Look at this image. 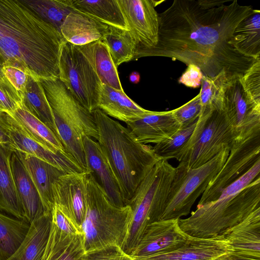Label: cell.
Here are the masks:
<instances>
[{
  "label": "cell",
  "instance_id": "cell-1",
  "mask_svg": "<svg viewBox=\"0 0 260 260\" xmlns=\"http://www.w3.org/2000/svg\"><path fill=\"white\" fill-rule=\"evenodd\" d=\"M253 11L251 6L240 5L237 0L210 9H203L198 1L174 0L158 14L157 45L137 51L134 60L167 57L197 66L210 78L221 73L228 79L242 77L258 59L242 54L230 42L237 25Z\"/></svg>",
  "mask_w": 260,
  "mask_h": 260
},
{
  "label": "cell",
  "instance_id": "cell-2",
  "mask_svg": "<svg viewBox=\"0 0 260 260\" xmlns=\"http://www.w3.org/2000/svg\"><path fill=\"white\" fill-rule=\"evenodd\" d=\"M64 40L22 0H0V63L37 80L59 78Z\"/></svg>",
  "mask_w": 260,
  "mask_h": 260
},
{
  "label": "cell",
  "instance_id": "cell-3",
  "mask_svg": "<svg viewBox=\"0 0 260 260\" xmlns=\"http://www.w3.org/2000/svg\"><path fill=\"white\" fill-rule=\"evenodd\" d=\"M259 173L260 159L217 200L197 206L189 217L179 219L181 229L191 237L211 238L241 222L260 208Z\"/></svg>",
  "mask_w": 260,
  "mask_h": 260
},
{
  "label": "cell",
  "instance_id": "cell-4",
  "mask_svg": "<svg viewBox=\"0 0 260 260\" xmlns=\"http://www.w3.org/2000/svg\"><path fill=\"white\" fill-rule=\"evenodd\" d=\"M92 114L98 133L97 141L111 164L126 203L159 158L153 146L139 142L118 121L99 109Z\"/></svg>",
  "mask_w": 260,
  "mask_h": 260
},
{
  "label": "cell",
  "instance_id": "cell-5",
  "mask_svg": "<svg viewBox=\"0 0 260 260\" xmlns=\"http://www.w3.org/2000/svg\"><path fill=\"white\" fill-rule=\"evenodd\" d=\"M52 109L56 134L65 150L87 172L83 137L97 141L98 133L92 113L73 96L59 79H41Z\"/></svg>",
  "mask_w": 260,
  "mask_h": 260
},
{
  "label": "cell",
  "instance_id": "cell-6",
  "mask_svg": "<svg viewBox=\"0 0 260 260\" xmlns=\"http://www.w3.org/2000/svg\"><path fill=\"white\" fill-rule=\"evenodd\" d=\"M131 207H118L109 200L90 172L86 176V210L81 226L86 252L116 245L122 247L132 218Z\"/></svg>",
  "mask_w": 260,
  "mask_h": 260
},
{
  "label": "cell",
  "instance_id": "cell-7",
  "mask_svg": "<svg viewBox=\"0 0 260 260\" xmlns=\"http://www.w3.org/2000/svg\"><path fill=\"white\" fill-rule=\"evenodd\" d=\"M175 168L167 160L159 159L150 169L126 202L132 210L127 234L121 247L131 255L147 227L161 220Z\"/></svg>",
  "mask_w": 260,
  "mask_h": 260
},
{
  "label": "cell",
  "instance_id": "cell-8",
  "mask_svg": "<svg viewBox=\"0 0 260 260\" xmlns=\"http://www.w3.org/2000/svg\"><path fill=\"white\" fill-rule=\"evenodd\" d=\"M237 138L236 121L225 109L215 110L199 117L188 141L176 159L189 168L206 163Z\"/></svg>",
  "mask_w": 260,
  "mask_h": 260
},
{
  "label": "cell",
  "instance_id": "cell-9",
  "mask_svg": "<svg viewBox=\"0 0 260 260\" xmlns=\"http://www.w3.org/2000/svg\"><path fill=\"white\" fill-rule=\"evenodd\" d=\"M230 150L229 147L225 146L209 161L196 168H188L179 162L175 168L161 219H180L189 214L197 199L221 169Z\"/></svg>",
  "mask_w": 260,
  "mask_h": 260
},
{
  "label": "cell",
  "instance_id": "cell-10",
  "mask_svg": "<svg viewBox=\"0 0 260 260\" xmlns=\"http://www.w3.org/2000/svg\"><path fill=\"white\" fill-rule=\"evenodd\" d=\"M58 79L88 112L98 109L102 84L79 47L65 41L60 51Z\"/></svg>",
  "mask_w": 260,
  "mask_h": 260
},
{
  "label": "cell",
  "instance_id": "cell-11",
  "mask_svg": "<svg viewBox=\"0 0 260 260\" xmlns=\"http://www.w3.org/2000/svg\"><path fill=\"white\" fill-rule=\"evenodd\" d=\"M260 159V129L237 138L223 167L202 193L198 206L218 199L226 187L245 174Z\"/></svg>",
  "mask_w": 260,
  "mask_h": 260
},
{
  "label": "cell",
  "instance_id": "cell-12",
  "mask_svg": "<svg viewBox=\"0 0 260 260\" xmlns=\"http://www.w3.org/2000/svg\"><path fill=\"white\" fill-rule=\"evenodd\" d=\"M241 78L236 76L226 80L221 93L222 108L235 118L237 138L260 129V104L244 89Z\"/></svg>",
  "mask_w": 260,
  "mask_h": 260
},
{
  "label": "cell",
  "instance_id": "cell-13",
  "mask_svg": "<svg viewBox=\"0 0 260 260\" xmlns=\"http://www.w3.org/2000/svg\"><path fill=\"white\" fill-rule=\"evenodd\" d=\"M117 2L128 29L137 43V51L155 47L158 42L159 32L158 13L155 7L159 2L152 0Z\"/></svg>",
  "mask_w": 260,
  "mask_h": 260
},
{
  "label": "cell",
  "instance_id": "cell-14",
  "mask_svg": "<svg viewBox=\"0 0 260 260\" xmlns=\"http://www.w3.org/2000/svg\"><path fill=\"white\" fill-rule=\"evenodd\" d=\"M4 126L13 151L36 156L60 169L66 174L84 172L77 162L67 152L54 153L30 137L13 116L6 112Z\"/></svg>",
  "mask_w": 260,
  "mask_h": 260
},
{
  "label": "cell",
  "instance_id": "cell-15",
  "mask_svg": "<svg viewBox=\"0 0 260 260\" xmlns=\"http://www.w3.org/2000/svg\"><path fill=\"white\" fill-rule=\"evenodd\" d=\"M87 172L64 174L56 179L52 185L54 205L81 233L86 210Z\"/></svg>",
  "mask_w": 260,
  "mask_h": 260
},
{
  "label": "cell",
  "instance_id": "cell-16",
  "mask_svg": "<svg viewBox=\"0 0 260 260\" xmlns=\"http://www.w3.org/2000/svg\"><path fill=\"white\" fill-rule=\"evenodd\" d=\"M190 237L180 228L179 219H161L147 227L131 256L145 257L169 253L183 245Z\"/></svg>",
  "mask_w": 260,
  "mask_h": 260
},
{
  "label": "cell",
  "instance_id": "cell-17",
  "mask_svg": "<svg viewBox=\"0 0 260 260\" xmlns=\"http://www.w3.org/2000/svg\"><path fill=\"white\" fill-rule=\"evenodd\" d=\"M83 143L87 172L92 173L113 205L126 206L117 177L98 142L84 136Z\"/></svg>",
  "mask_w": 260,
  "mask_h": 260
},
{
  "label": "cell",
  "instance_id": "cell-18",
  "mask_svg": "<svg viewBox=\"0 0 260 260\" xmlns=\"http://www.w3.org/2000/svg\"><path fill=\"white\" fill-rule=\"evenodd\" d=\"M232 251L229 242L220 236L211 238L191 237L180 248L172 252L135 260H215Z\"/></svg>",
  "mask_w": 260,
  "mask_h": 260
},
{
  "label": "cell",
  "instance_id": "cell-19",
  "mask_svg": "<svg viewBox=\"0 0 260 260\" xmlns=\"http://www.w3.org/2000/svg\"><path fill=\"white\" fill-rule=\"evenodd\" d=\"M140 143L157 144L170 137L180 129L172 110L149 111L140 119L126 124Z\"/></svg>",
  "mask_w": 260,
  "mask_h": 260
},
{
  "label": "cell",
  "instance_id": "cell-20",
  "mask_svg": "<svg viewBox=\"0 0 260 260\" xmlns=\"http://www.w3.org/2000/svg\"><path fill=\"white\" fill-rule=\"evenodd\" d=\"M18 155L36 186L46 214H51L54 206L52 185L66 174L60 169L33 155L14 151Z\"/></svg>",
  "mask_w": 260,
  "mask_h": 260
},
{
  "label": "cell",
  "instance_id": "cell-21",
  "mask_svg": "<svg viewBox=\"0 0 260 260\" xmlns=\"http://www.w3.org/2000/svg\"><path fill=\"white\" fill-rule=\"evenodd\" d=\"M220 236L229 242L233 252L260 257V208Z\"/></svg>",
  "mask_w": 260,
  "mask_h": 260
},
{
  "label": "cell",
  "instance_id": "cell-22",
  "mask_svg": "<svg viewBox=\"0 0 260 260\" xmlns=\"http://www.w3.org/2000/svg\"><path fill=\"white\" fill-rule=\"evenodd\" d=\"M108 25L75 10L66 18L60 28L63 40L77 46L102 39Z\"/></svg>",
  "mask_w": 260,
  "mask_h": 260
},
{
  "label": "cell",
  "instance_id": "cell-23",
  "mask_svg": "<svg viewBox=\"0 0 260 260\" xmlns=\"http://www.w3.org/2000/svg\"><path fill=\"white\" fill-rule=\"evenodd\" d=\"M10 163L26 220L31 223L46 214L41 199L28 173L14 151L11 155Z\"/></svg>",
  "mask_w": 260,
  "mask_h": 260
},
{
  "label": "cell",
  "instance_id": "cell-24",
  "mask_svg": "<svg viewBox=\"0 0 260 260\" xmlns=\"http://www.w3.org/2000/svg\"><path fill=\"white\" fill-rule=\"evenodd\" d=\"M98 109L126 124L140 119L149 111L131 100L124 91L106 85L102 86Z\"/></svg>",
  "mask_w": 260,
  "mask_h": 260
},
{
  "label": "cell",
  "instance_id": "cell-25",
  "mask_svg": "<svg viewBox=\"0 0 260 260\" xmlns=\"http://www.w3.org/2000/svg\"><path fill=\"white\" fill-rule=\"evenodd\" d=\"M82 234H66L54 224L41 260H85Z\"/></svg>",
  "mask_w": 260,
  "mask_h": 260
},
{
  "label": "cell",
  "instance_id": "cell-26",
  "mask_svg": "<svg viewBox=\"0 0 260 260\" xmlns=\"http://www.w3.org/2000/svg\"><path fill=\"white\" fill-rule=\"evenodd\" d=\"M13 152L9 146L0 144V210L26 220L11 169Z\"/></svg>",
  "mask_w": 260,
  "mask_h": 260
},
{
  "label": "cell",
  "instance_id": "cell-27",
  "mask_svg": "<svg viewBox=\"0 0 260 260\" xmlns=\"http://www.w3.org/2000/svg\"><path fill=\"white\" fill-rule=\"evenodd\" d=\"M96 73L102 85L124 91L117 68L115 66L109 49L101 40L78 46Z\"/></svg>",
  "mask_w": 260,
  "mask_h": 260
},
{
  "label": "cell",
  "instance_id": "cell-28",
  "mask_svg": "<svg viewBox=\"0 0 260 260\" xmlns=\"http://www.w3.org/2000/svg\"><path fill=\"white\" fill-rule=\"evenodd\" d=\"M51 213L45 214L30 223L20 246L7 260H41L49 235Z\"/></svg>",
  "mask_w": 260,
  "mask_h": 260
},
{
  "label": "cell",
  "instance_id": "cell-29",
  "mask_svg": "<svg viewBox=\"0 0 260 260\" xmlns=\"http://www.w3.org/2000/svg\"><path fill=\"white\" fill-rule=\"evenodd\" d=\"M230 43L242 54L260 59V11L241 20L236 27Z\"/></svg>",
  "mask_w": 260,
  "mask_h": 260
},
{
  "label": "cell",
  "instance_id": "cell-30",
  "mask_svg": "<svg viewBox=\"0 0 260 260\" xmlns=\"http://www.w3.org/2000/svg\"><path fill=\"white\" fill-rule=\"evenodd\" d=\"M11 114L26 133L44 147L54 153L66 152L56 134L32 115L23 102Z\"/></svg>",
  "mask_w": 260,
  "mask_h": 260
},
{
  "label": "cell",
  "instance_id": "cell-31",
  "mask_svg": "<svg viewBox=\"0 0 260 260\" xmlns=\"http://www.w3.org/2000/svg\"><path fill=\"white\" fill-rule=\"evenodd\" d=\"M75 10L108 26L128 29L117 0H72Z\"/></svg>",
  "mask_w": 260,
  "mask_h": 260
},
{
  "label": "cell",
  "instance_id": "cell-32",
  "mask_svg": "<svg viewBox=\"0 0 260 260\" xmlns=\"http://www.w3.org/2000/svg\"><path fill=\"white\" fill-rule=\"evenodd\" d=\"M108 47L115 66L134 60L137 43L128 29L108 26L100 40Z\"/></svg>",
  "mask_w": 260,
  "mask_h": 260
},
{
  "label": "cell",
  "instance_id": "cell-33",
  "mask_svg": "<svg viewBox=\"0 0 260 260\" xmlns=\"http://www.w3.org/2000/svg\"><path fill=\"white\" fill-rule=\"evenodd\" d=\"M30 223L0 212V260H7L25 239Z\"/></svg>",
  "mask_w": 260,
  "mask_h": 260
},
{
  "label": "cell",
  "instance_id": "cell-34",
  "mask_svg": "<svg viewBox=\"0 0 260 260\" xmlns=\"http://www.w3.org/2000/svg\"><path fill=\"white\" fill-rule=\"evenodd\" d=\"M23 104L32 115L56 134L53 112L44 88L39 80H37L30 76L23 93Z\"/></svg>",
  "mask_w": 260,
  "mask_h": 260
},
{
  "label": "cell",
  "instance_id": "cell-35",
  "mask_svg": "<svg viewBox=\"0 0 260 260\" xmlns=\"http://www.w3.org/2000/svg\"><path fill=\"white\" fill-rule=\"evenodd\" d=\"M41 18L60 32L68 15L75 10L72 0H22Z\"/></svg>",
  "mask_w": 260,
  "mask_h": 260
},
{
  "label": "cell",
  "instance_id": "cell-36",
  "mask_svg": "<svg viewBox=\"0 0 260 260\" xmlns=\"http://www.w3.org/2000/svg\"><path fill=\"white\" fill-rule=\"evenodd\" d=\"M228 78L224 73L213 78L203 75L201 81L200 99L201 113L204 116L215 110L222 109L221 93L224 82Z\"/></svg>",
  "mask_w": 260,
  "mask_h": 260
},
{
  "label": "cell",
  "instance_id": "cell-37",
  "mask_svg": "<svg viewBox=\"0 0 260 260\" xmlns=\"http://www.w3.org/2000/svg\"><path fill=\"white\" fill-rule=\"evenodd\" d=\"M197 121L191 125L180 128L166 140L155 144L153 149L159 159L176 158L192 135Z\"/></svg>",
  "mask_w": 260,
  "mask_h": 260
},
{
  "label": "cell",
  "instance_id": "cell-38",
  "mask_svg": "<svg viewBox=\"0 0 260 260\" xmlns=\"http://www.w3.org/2000/svg\"><path fill=\"white\" fill-rule=\"evenodd\" d=\"M201 109L198 94L186 104L173 110V115L179 124L180 129L186 128L196 122L200 116Z\"/></svg>",
  "mask_w": 260,
  "mask_h": 260
},
{
  "label": "cell",
  "instance_id": "cell-39",
  "mask_svg": "<svg viewBox=\"0 0 260 260\" xmlns=\"http://www.w3.org/2000/svg\"><path fill=\"white\" fill-rule=\"evenodd\" d=\"M23 102V95L4 77L0 78V107L13 113Z\"/></svg>",
  "mask_w": 260,
  "mask_h": 260
},
{
  "label": "cell",
  "instance_id": "cell-40",
  "mask_svg": "<svg viewBox=\"0 0 260 260\" xmlns=\"http://www.w3.org/2000/svg\"><path fill=\"white\" fill-rule=\"evenodd\" d=\"M241 82L250 97L260 104V59L248 69L241 78Z\"/></svg>",
  "mask_w": 260,
  "mask_h": 260
},
{
  "label": "cell",
  "instance_id": "cell-41",
  "mask_svg": "<svg viewBox=\"0 0 260 260\" xmlns=\"http://www.w3.org/2000/svg\"><path fill=\"white\" fill-rule=\"evenodd\" d=\"M85 260H135L116 245L86 252Z\"/></svg>",
  "mask_w": 260,
  "mask_h": 260
},
{
  "label": "cell",
  "instance_id": "cell-42",
  "mask_svg": "<svg viewBox=\"0 0 260 260\" xmlns=\"http://www.w3.org/2000/svg\"><path fill=\"white\" fill-rule=\"evenodd\" d=\"M51 223L63 232L71 235L82 234L76 225L54 205L51 211Z\"/></svg>",
  "mask_w": 260,
  "mask_h": 260
},
{
  "label": "cell",
  "instance_id": "cell-43",
  "mask_svg": "<svg viewBox=\"0 0 260 260\" xmlns=\"http://www.w3.org/2000/svg\"><path fill=\"white\" fill-rule=\"evenodd\" d=\"M3 69L5 76L13 86L23 95L29 75L21 70L15 67L5 66L3 67Z\"/></svg>",
  "mask_w": 260,
  "mask_h": 260
},
{
  "label": "cell",
  "instance_id": "cell-44",
  "mask_svg": "<svg viewBox=\"0 0 260 260\" xmlns=\"http://www.w3.org/2000/svg\"><path fill=\"white\" fill-rule=\"evenodd\" d=\"M203 77V74L198 67L189 64L178 81L187 87L196 88L201 86Z\"/></svg>",
  "mask_w": 260,
  "mask_h": 260
},
{
  "label": "cell",
  "instance_id": "cell-45",
  "mask_svg": "<svg viewBox=\"0 0 260 260\" xmlns=\"http://www.w3.org/2000/svg\"><path fill=\"white\" fill-rule=\"evenodd\" d=\"M215 260H260V257L242 255L231 251L218 257Z\"/></svg>",
  "mask_w": 260,
  "mask_h": 260
},
{
  "label": "cell",
  "instance_id": "cell-46",
  "mask_svg": "<svg viewBox=\"0 0 260 260\" xmlns=\"http://www.w3.org/2000/svg\"><path fill=\"white\" fill-rule=\"evenodd\" d=\"M6 113V111L0 108V144L7 145L10 147V139L4 126V117Z\"/></svg>",
  "mask_w": 260,
  "mask_h": 260
},
{
  "label": "cell",
  "instance_id": "cell-47",
  "mask_svg": "<svg viewBox=\"0 0 260 260\" xmlns=\"http://www.w3.org/2000/svg\"><path fill=\"white\" fill-rule=\"evenodd\" d=\"M228 1L221 0H199V5L204 9H210L222 6Z\"/></svg>",
  "mask_w": 260,
  "mask_h": 260
},
{
  "label": "cell",
  "instance_id": "cell-48",
  "mask_svg": "<svg viewBox=\"0 0 260 260\" xmlns=\"http://www.w3.org/2000/svg\"><path fill=\"white\" fill-rule=\"evenodd\" d=\"M129 80L131 82L137 84L140 81V76L138 72H133L129 75Z\"/></svg>",
  "mask_w": 260,
  "mask_h": 260
},
{
  "label": "cell",
  "instance_id": "cell-49",
  "mask_svg": "<svg viewBox=\"0 0 260 260\" xmlns=\"http://www.w3.org/2000/svg\"><path fill=\"white\" fill-rule=\"evenodd\" d=\"M5 76L3 72V66L2 64L0 63V78H3Z\"/></svg>",
  "mask_w": 260,
  "mask_h": 260
},
{
  "label": "cell",
  "instance_id": "cell-50",
  "mask_svg": "<svg viewBox=\"0 0 260 260\" xmlns=\"http://www.w3.org/2000/svg\"><path fill=\"white\" fill-rule=\"evenodd\" d=\"M0 108H1V107H0ZM1 109H2V108H1Z\"/></svg>",
  "mask_w": 260,
  "mask_h": 260
}]
</instances>
